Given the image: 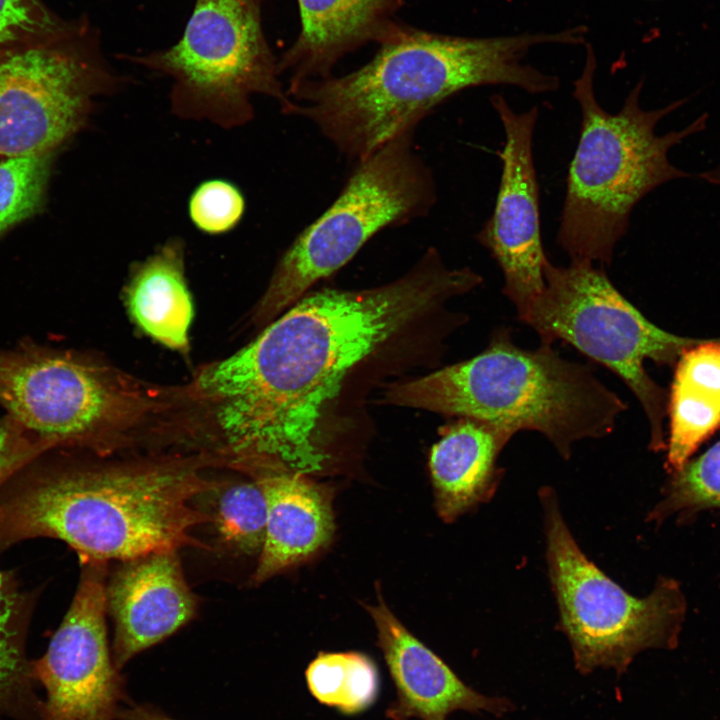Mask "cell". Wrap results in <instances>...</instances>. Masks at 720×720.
Instances as JSON below:
<instances>
[{"label": "cell", "instance_id": "cell-11", "mask_svg": "<svg viewBox=\"0 0 720 720\" xmlns=\"http://www.w3.org/2000/svg\"><path fill=\"white\" fill-rule=\"evenodd\" d=\"M126 81L86 16L58 36L0 48V156L53 153Z\"/></svg>", "mask_w": 720, "mask_h": 720}, {"label": "cell", "instance_id": "cell-13", "mask_svg": "<svg viewBox=\"0 0 720 720\" xmlns=\"http://www.w3.org/2000/svg\"><path fill=\"white\" fill-rule=\"evenodd\" d=\"M490 103L505 135L498 152L502 169L494 210L475 239L499 266L502 292L514 304L519 319L544 288L543 268L548 260L541 238L533 159L539 108L516 112L501 94H493Z\"/></svg>", "mask_w": 720, "mask_h": 720}, {"label": "cell", "instance_id": "cell-15", "mask_svg": "<svg viewBox=\"0 0 720 720\" xmlns=\"http://www.w3.org/2000/svg\"><path fill=\"white\" fill-rule=\"evenodd\" d=\"M377 630L397 698L386 710L392 720H448L458 710L500 716L511 710L503 697L483 695L467 686L432 650L416 638L378 594L366 605Z\"/></svg>", "mask_w": 720, "mask_h": 720}, {"label": "cell", "instance_id": "cell-2", "mask_svg": "<svg viewBox=\"0 0 720 720\" xmlns=\"http://www.w3.org/2000/svg\"><path fill=\"white\" fill-rule=\"evenodd\" d=\"M44 454L0 493V552L47 537L65 542L80 562H118L163 550L207 549L192 530L212 516L194 500L222 481L216 452L85 460L67 450Z\"/></svg>", "mask_w": 720, "mask_h": 720}, {"label": "cell", "instance_id": "cell-25", "mask_svg": "<svg viewBox=\"0 0 720 720\" xmlns=\"http://www.w3.org/2000/svg\"><path fill=\"white\" fill-rule=\"evenodd\" d=\"M53 153L0 161V236L36 213L48 184Z\"/></svg>", "mask_w": 720, "mask_h": 720}, {"label": "cell", "instance_id": "cell-8", "mask_svg": "<svg viewBox=\"0 0 720 720\" xmlns=\"http://www.w3.org/2000/svg\"><path fill=\"white\" fill-rule=\"evenodd\" d=\"M172 79L179 118L232 129L252 120L255 94L288 114L292 102L262 24V0H195L181 38L145 55H118Z\"/></svg>", "mask_w": 720, "mask_h": 720}, {"label": "cell", "instance_id": "cell-23", "mask_svg": "<svg viewBox=\"0 0 720 720\" xmlns=\"http://www.w3.org/2000/svg\"><path fill=\"white\" fill-rule=\"evenodd\" d=\"M211 523L217 543L234 556L260 554L266 532L267 508L257 481L223 482Z\"/></svg>", "mask_w": 720, "mask_h": 720}, {"label": "cell", "instance_id": "cell-30", "mask_svg": "<svg viewBox=\"0 0 720 720\" xmlns=\"http://www.w3.org/2000/svg\"><path fill=\"white\" fill-rule=\"evenodd\" d=\"M699 177L711 184L720 185V161L714 169L701 173Z\"/></svg>", "mask_w": 720, "mask_h": 720}, {"label": "cell", "instance_id": "cell-4", "mask_svg": "<svg viewBox=\"0 0 720 720\" xmlns=\"http://www.w3.org/2000/svg\"><path fill=\"white\" fill-rule=\"evenodd\" d=\"M384 399L490 422L514 434L536 431L564 459L575 442L611 433L627 409L589 366L563 358L550 344L521 348L508 327L495 329L476 356L393 384Z\"/></svg>", "mask_w": 720, "mask_h": 720}, {"label": "cell", "instance_id": "cell-26", "mask_svg": "<svg viewBox=\"0 0 720 720\" xmlns=\"http://www.w3.org/2000/svg\"><path fill=\"white\" fill-rule=\"evenodd\" d=\"M244 212L242 192L225 179H209L200 183L188 201L192 224L208 235L230 232L239 224Z\"/></svg>", "mask_w": 720, "mask_h": 720}, {"label": "cell", "instance_id": "cell-5", "mask_svg": "<svg viewBox=\"0 0 720 720\" xmlns=\"http://www.w3.org/2000/svg\"><path fill=\"white\" fill-rule=\"evenodd\" d=\"M595 71L594 51L587 45L585 64L573 88L581 112L580 136L569 165L556 241L570 261L609 266L635 206L660 185L689 177L669 162L668 151L704 130L708 114L680 131L657 135L658 122L688 99L645 110L639 102L640 81L620 110L612 113L597 100Z\"/></svg>", "mask_w": 720, "mask_h": 720}, {"label": "cell", "instance_id": "cell-12", "mask_svg": "<svg viewBox=\"0 0 720 720\" xmlns=\"http://www.w3.org/2000/svg\"><path fill=\"white\" fill-rule=\"evenodd\" d=\"M108 563L82 562L80 580L42 657L31 661L45 690L40 720H117L131 702L107 633Z\"/></svg>", "mask_w": 720, "mask_h": 720}, {"label": "cell", "instance_id": "cell-20", "mask_svg": "<svg viewBox=\"0 0 720 720\" xmlns=\"http://www.w3.org/2000/svg\"><path fill=\"white\" fill-rule=\"evenodd\" d=\"M675 363L667 400L670 474L720 427V338L700 339L683 349Z\"/></svg>", "mask_w": 720, "mask_h": 720}, {"label": "cell", "instance_id": "cell-7", "mask_svg": "<svg viewBox=\"0 0 720 720\" xmlns=\"http://www.w3.org/2000/svg\"><path fill=\"white\" fill-rule=\"evenodd\" d=\"M414 133L399 134L358 160L335 201L283 253L254 312L256 322L273 321L381 230L429 214L436 183L415 151Z\"/></svg>", "mask_w": 720, "mask_h": 720}, {"label": "cell", "instance_id": "cell-28", "mask_svg": "<svg viewBox=\"0 0 720 720\" xmlns=\"http://www.w3.org/2000/svg\"><path fill=\"white\" fill-rule=\"evenodd\" d=\"M46 447L9 415L0 419V493L24 467L47 453Z\"/></svg>", "mask_w": 720, "mask_h": 720}, {"label": "cell", "instance_id": "cell-21", "mask_svg": "<svg viewBox=\"0 0 720 720\" xmlns=\"http://www.w3.org/2000/svg\"><path fill=\"white\" fill-rule=\"evenodd\" d=\"M34 602L12 572L0 571V720H40L25 648Z\"/></svg>", "mask_w": 720, "mask_h": 720}, {"label": "cell", "instance_id": "cell-29", "mask_svg": "<svg viewBox=\"0 0 720 720\" xmlns=\"http://www.w3.org/2000/svg\"><path fill=\"white\" fill-rule=\"evenodd\" d=\"M117 720H176L167 715L159 707L148 703L134 704L129 702L124 705L118 715Z\"/></svg>", "mask_w": 720, "mask_h": 720}, {"label": "cell", "instance_id": "cell-14", "mask_svg": "<svg viewBox=\"0 0 720 720\" xmlns=\"http://www.w3.org/2000/svg\"><path fill=\"white\" fill-rule=\"evenodd\" d=\"M179 550L120 561L106 581V608L114 624L111 647L118 669L189 623L198 609Z\"/></svg>", "mask_w": 720, "mask_h": 720}, {"label": "cell", "instance_id": "cell-3", "mask_svg": "<svg viewBox=\"0 0 720 720\" xmlns=\"http://www.w3.org/2000/svg\"><path fill=\"white\" fill-rule=\"evenodd\" d=\"M574 33L473 38L404 23L375 56L342 76L288 87V115L310 120L344 155L363 159L418 124L458 92L509 85L530 94L558 89L559 79L524 63L535 45L572 44Z\"/></svg>", "mask_w": 720, "mask_h": 720}, {"label": "cell", "instance_id": "cell-16", "mask_svg": "<svg viewBox=\"0 0 720 720\" xmlns=\"http://www.w3.org/2000/svg\"><path fill=\"white\" fill-rule=\"evenodd\" d=\"M301 29L278 59L289 86L332 75L347 54L392 38L404 25L396 19L404 0H297Z\"/></svg>", "mask_w": 720, "mask_h": 720}, {"label": "cell", "instance_id": "cell-22", "mask_svg": "<svg viewBox=\"0 0 720 720\" xmlns=\"http://www.w3.org/2000/svg\"><path fill=\"white\" fill-rule=\"evenodd\" d=\"M305 677L314 698L344 714L366 710L378 696L377 668L360 652H320L307 667Z\"/></svg>", "mask_w": 720, "mask_h": 720}, {"label": "cell", "instance_id": "cell-27", "mask_svg": "<svg viewBox=\"0 0 720 720\" xmlns=\"http://www.w3.org/2000/svg\"><path fill=\"white\" fill-rule=\"evenodd\" d=\"M73 22L58 16L42 0H0V48L58 36Z\"/></svg>", "mask_w": 720, "mask_h": 720}, {"label": "cell", "instance_id": "cell-6", "mask_svg": "<svg viewBox=\"0 0 720 720\" xmlns=\"http://www.w3.org/2000/svg\"><path fill=\"white\" fill-rule=\"evenodd\" d=\"M182 394L32 341L0 350V404L48 452L109 456L168 416Z\"/></svg>", "mask_w": 720, "mask_h": 720}, {"label": "cell", "instance_id": "cell-24", "mask_svg": "<svg viewBox=\"0 0 720 720\" xmlns=\"http://www.w3.org/2000/svg\"><path fill=\"white\" fill-rule=\"evenodd\" d=\"M708 509H720V441L671 473L648 520L662 522L675 516L680 523L689 522Z\"/></svg>", "mask_w": 720, "mask_h": 720}, {"label": "cell", "instance_id": "cell-17", "mask_svg": "<svg viewBox=\"0 0 720 720\" xmlns=\"http://www.w3.org/2000/svg\"><path fill=\"white\" fill-rule=\"evenodd\" d=\"M267 508L266 532L251 581L261 584L325 548L334 533L332 494L312 477L269 474L254 479Z\"/></svg>", "mask_w": 720, "mask_h": 720}, {"label": "cell", "instance_id": "cell-1", "mask_svg": "<svg viewBox=\"0 0 720 720\" xmlns=\"http://www.w3.org/2000/svg\"><path fill=\"white\" fill-rule=\"evenodd\" d=\"M475 284L468 267L448 268L430 248L386 285L302 297L197 375L192 387L220 432L217 453L251 479L328 475L337 458L326 420L347 374L423 312Z\"/></svg>", "mask_w": 720, "mask_h": 720}, {"label": "cell", "instance_id": "cell-18", "mask_svg": "<svg viewBox=\"0 0 720 720\" xmlns=\"http://www.w3.org/2000/svg\"><path fill=\"white\" fill-rule=\"evenodd\" d=\"M514 435L507 428L472 418L445 427L429 456L441 520L451 523L494 496L503 475L497 460Z\"/></svg>", "mask_w": 720, "mask_h": 720}, {"label": "cell", "instance_id": "cell-9", "mask_svg": "<svg viewBox=\"0 0 720 720\" xmlns=\"http://www.w3.org/2000/svg\"><path fill=\"white\" fill-rule=\"evenodd\" d=\"M544 288L519 321L541 343L567 342L615 373L640 402L650 428L649 448L666 449L667 397L646 372L644 362L675 363L700 339L671 334L650 322L612 284L604 267L589 261L543 268Z\"/></svg>", "mask_w": 720, "mask_h": 720}, {"label": "cell", "instance_id": "cell-10", "mask_svg": "<svg viewBox=\"0 0 720 720\" xmlns=\"http://www.w3.org/2000/svg\"><path fill=\"white\" fill-rule=\"evenodd\" d=\"M546 560L559 610V627L571 644L576 668L623 672L648 648L673 647L686 600L673 578L659 577L652 592L632 596L580 549L560 510L555 491H539Z\"/></svg>", "mask_w": 720, "mask_h": 720}, {"label": "cell", "instance_id": "cell-19", "mask_svg": "<svg viewBox=\"0 0 720 720\" xmlns=\"http://www.w3.org/2000/svg\"><path fill=\"white\" fill-rule=\"evenodd\" d=\"M130 317L147 336L187 352L193 303L185 277L184 241L173 237L135 265L125 288Z\"/></svg>", "mask_w": 720, "mask_h": 720}]
</instances>
